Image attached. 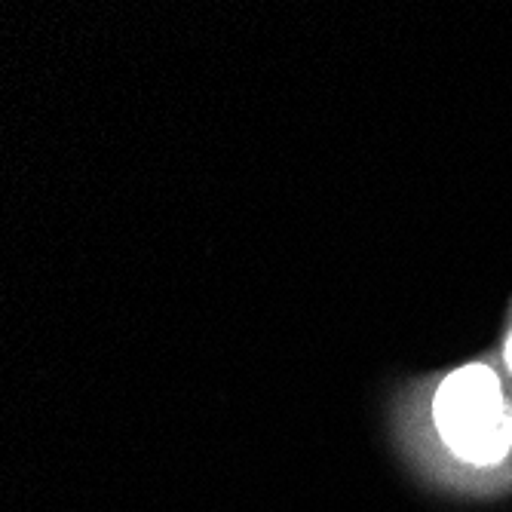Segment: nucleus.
Masks as SVG:
<instances>
[{"label":"nucleus","mask_w":512,"mask_h":512,"mask_svg":"<svg viewBox=\"0 0 512 512\" xmlns=\"http://www.w3.org/2000/svg\"><path fill=\"white\" fill-rule=\"evenodd\" d=\"M436 430L448 451L470 467H497L512 451V411L488 365L448 375L433 402Z\"/></svg>","instance_id":"f257e3e1"},{"label":"nucleus","mask_w":512,"mask_h":512,"mask_svg":"<svg viewBox=\"0 0 512 512\" xmlns=\"http://www.w3.org/2000/svg\"><path fill=\"white\" fill-rule=\"evenodd\" d=\"M506 365H509V371H512V335H509V341H506Z\"/></svg>","instance_id":"f03ea898"}]
</instances>
